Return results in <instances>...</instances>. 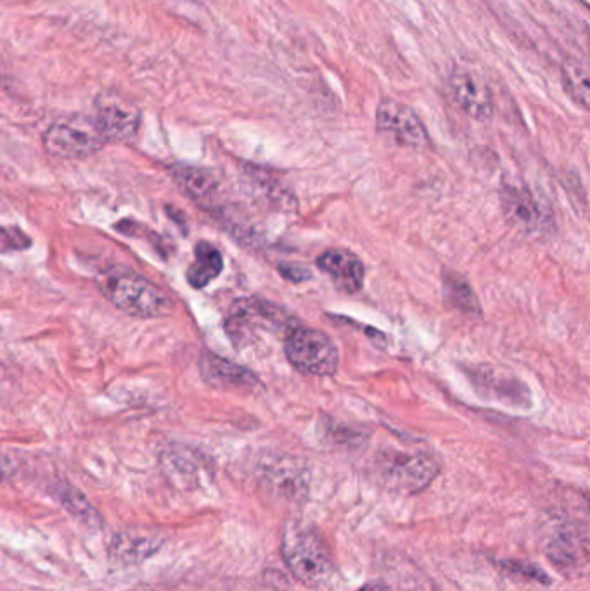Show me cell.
I'll list each match as a JSON object with an SVG mask.
<instances>
[{"mask_svg":"<svg viewBox=\"0 0 590 591\" xmlns=\"http://www.w3.org/2000/svg\"><path fill=\"white\" fill-rule=\"evenodd\" d=\"M287 568L308 587H319L333 574V560L323 536L305 524L289 523L283 538Z\"/></svg>","mask_w":590,"mask_h":591,"instance_id":"6da1fadb","label":"cell"},{"mask_svg":"<svg viewBox=\"0 0 590 591\" xmlns=\"http://www.w3.org/2000/svg\"><path fill=\"white\" fill-rule=\"evenodd\" d=\"M106 298L137 318H161L172 314L173 302L160 286L134 272H115L103 282Z\"/></svg>","mask_w":590,"mask_h":591,"instance_id":"7a4b0ae2","label":"cell"},{"mask_svg":"<svg viewBox=\"0 0 590 591\" xmlns=\"http://www.w3.org/2000/svg\"><path fill=\"white\" fill-rule=\"evenodd\" d=\"M284 353L299 373L310 378H329L338 370V349L323 330L293 327L284 339Z\"/></svg>","mask_w":590,"mask_h":591,"instance_id":"3957f363","label":"cell"},{"mask_svg":"<svg viewBox=\"0 0 590 591\" xmlns=\"http://www.w3.org/2000/svg\"><path fill=\"white\" fill-rule=\"evenodd\" d=\"M103 131L96 119L88 116H70L57 119L44 134V147L49 155L61 159H87L103 149Z\"/></svg>","mask_w":590,"mask_h":591,"instance_id":"277c9868","label":"cell"},{"mask_svg":"<svg viewBox=\"0 0 590 591\" xmlns=\"http://www.w3.org/2000/svg\"><path fill=\"white\" fill-rule=\"evenodd\" d=\"M292 315L281 306L262 298H244L235 302L225 320V329L232 342L240 346L256 330L265 333H289L295 327Z\"/></svg>","mask_w":590,"mask_h":591,"instance_id":"5b68a950","label":"cell"},{"mask_svg":"<svg viewBox=\"0 0 590 591\" xmlns=\"http://www.w3.org/2000/svg\"><path fill=\"white\" fill-rule=\"evenodd\" d=\"M376 128L381 136L390 137L399 146L424 149L430 144L423 122L408 104L383 99L376 109Z\"/></svg>","mask_w":590,"mask_h":591,"instance_id":"8992f818","label":"cell"},{"mask_svg":"<svg viewBox=\"0 0 590 591\" xmlns=\"http://www.w3.org/2000/svg\"><path fill=\"white\" fill-rule=\"evenodd\" d=\"M94 119L103 131L104 139L112 143H130L139 134V107L127 97L112 92L97 97Z\"/></svg>","mask_w":590,"mask_h":591,"instance_id":"52a82bcc","label":"cell"},{"mask_svg":"<svg viewBox=\"0 0 590 591\" xmlns=\"http://www.w3.org/2000/svg\"><path fill=\"white\" fill-rule=\"evenodd\" d=\"M384 483L400 492L414 493L430 485L439 474V465L428 455H396L387 458L381 468Z\"/></svg>","mask_w":590,"mask_h":591,"instance_id":"ba28073f","label":"cell"},{"mask_svg":"<svg viewBox=\"0 0 590 591\" xmlns=\"http://www.w3.org/2000/svg\"><path fill=\"white\" fill-rule=\"evenodd\" d=\"M452 99L457 106L478 122H488L494 116V99L487 82L473 70L459 68L449 78Z\"/></svg>","mask_w":590,"mask_h":591,"instance_id":"9c48e42d","label":"cell"},{"mask_svg":"<svg viewBox=\"0 0 590 591\" xmlns=\"http://www.w3.org/2000/svg\"><path fill=\"white\" fill-rule=\"evenodd\" d=\"M501 198H503L504 211L509 222L527 231L528 234L547 232V229L552 226L549 222V214L540 207L539 201L527 187L504 183Z\"/></svg>","mask_w":590,"mask_h":591,"instance_id":"30bf717a","label":"cell"},{"mask_svg":"<svg viewBox=\"0 0 590 591\" xmlns=\"http://www.w3.org/2000/svg\"><path fill=\"white\" fill-rule=\"evenodd\" d=\"M317 266L323 274L331 278L339 291L356 294L362 289L366 268L357 254L341 247L324 251L317 258Z\"/></svg>","mask_w":590,"mask_h":591,"instance_id":"8fae6325","label":"cell"},{"mask_svg":"<svg viewBox=\"0 0 590 591\" xmlns=\"http://www.w3.org/2000/svg\"><path fill=\"white\" fill-rule=\"evenodd\" d=\"M200 369L204 381L213 388L252 389L253 386H260L259 378L252 370L244 369L228 358L217 357L210 351L201 358Z\"/></svg>","mask_w":590,"mask_h":591,"instance_id":"7c38bea8","label":"cell"},{"mask_svg":"<svg viewBox=\"0 0 590 591\" xmlns=\"http://www.w3.org/2000/svg\"><path fill=\"white\" fill-rule=\"evenodd\" d=\"M170 173H172L173 180L179 183L180 189L198 203H212L219 194V180L207 168L176 165V167L170 168Z\"/></svg>","mask_w":590,"mask_h":591,"instance_id":"4fadbf2b","label":"cell"},{"mask_svg":"<svg viewBox=\"0 0 590 591\" xmlns=\"http://www.w3.org/2000/svg\"><path fill=\"white\" fill-rule=\"evenodd\" d=\"M194 254V262L189 266L186 277H188L189 286L194 287V289H203L222 274L224 258L213 244L204 243V241L196 244Z\"/></svg>","mask_w":590,"mask_h":591,"instance_id":"5bb4252c","label":"cell"},{"mask_svg":"<svg viewBox=\"0 0 590 591\" xmlns=\"http://www.w3.org/2000/svg\"><path fill=\"white\" fill-rule=\"evenodd\" d=\"M443 296H445L447 305L454 310L463 312L471 317L482 315L478 296L471 287L470 282L457 272L447 271L443 274Z\"/></svg>","mask_w":590,"mask_h":591,"instance_id":"9a60e30c","label":"cell"},{"mask_svg":"<svg viewBox=\"0 0 590 591\" xmlns=\"http://www.w3.org/2000/svg\"><path fill=\"white\" fill-rule=\"evenodd\" d=\"M160 545V538L139 535V532L137 535L124 532V535L116 536L112 552L113 556L125 560V562H140V560L155 553Z\"/></svg>","mask_w":590,"mask_h":591,"instance_id":"2e32d148","label":"cell"},{"mask_svg":"<svg viewBox=\"0 0 590 591\" xmlns=\"http://www.w3.org/2000/svg\"><path fill=\"white\" fill-rule=\"evenodd\" d=\"M565 84L571 96L590 112V72L577 64L568 66L565 68Z\"/></svg>","mask_w":590,"mask_h":591,"instance_id":"e0dca14e","label":"cell"},{"mask_svg":"<svg viewBox=\"0 0 590 591\" xmlns=\"http://www.w3.org/2000/svg\"><path fill=\"white\" fill-rule=\"evenodd\" d=\"M64 502V507L69 508L70 513L75 514L76 517H82L85 523L88 520H96V513L94 508L88 505V502L85 500V496L76 492L73 488L64 489L63 496H61Z\"/></svg>","mask_w":590,"mask_h":591,"instance_id":"ac0fdd59","label":"cell"},{"mask_svg":"<svg viewBox=\"0 0 590 591\" xmlns=\"http://www.w3.org/2000/svg\"><path fill=\"white\" fill-rule=\"evenodd\" d=\"M12 238H9V234H6L4 231H2V251L4 253H8V251L14 250H24V247H29L30 244V238H27V235L23 234V232L18 231L17 226L14 229H11Z\"/></svg>","mask_w":590,"mask_h":591,"instance_id":"d6986e66","label":"cell"},{"mask_svg":"<svg viewBox=\"0 0 590 591\" xmlns=\"http://www.w3.org/2000/svg\"><path fill=\"white\" fill-rule=\"evenodd\" d=\"M280 272L284 278L295 282V284H299V282H305L308 281V278H312V272L308 271L307 266L284 265V263H281Z\"/></svg>","mask_w":590,"mask_h":591,"instance_id":"ffe728a7","label":"cell"},{"mask_svg":"<svg viewBox=\"0 0 590 591\" xmlns=\"http://www.w3.org/2000/svg\"><path fill=\"white\" fill-rule=\"evenodd\" d=\"M504 568L510 569V571L521 572V574H528L534 580L542 581V583H549V578L539 568H534L530 563L506 562L504 563Z\"/></svg>","mask_w":590,"mask_h":591,"instance_id":"44dd1931","label":"cell"},{"mask_svg":"<svg viewBox=\"0 0 590 591\" xmlns=\"http://www.w3.org/2000/svg\"><path fill=\"white\" fill-rule=\"evenodd\" d=\"M359 591H391L390 588L384 587V584L381 583H371L366 584V587L360 588Z\"/></svg>","mask_w":590,"mask_h":591,"instance_id":"7402d4cb","label":"cell"},{"mask_svg":"<svg viewBox=\"0 0 590 591\" xmlns=\"http://www.w3.org/2000/svg\"><path fill=\"white\" fill-rule=\"evenodd\" d=\"M587 502H589V508H590V496H589V498H587Z\"/></svg>","mask_w":590,"mask_h":591,"instance_id":"603a6c76","label":"cell"}]
</instances>
